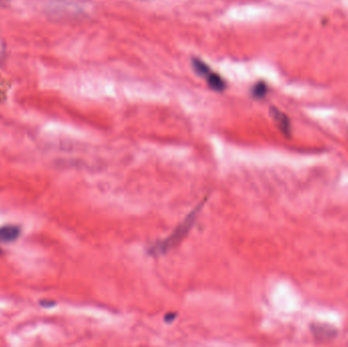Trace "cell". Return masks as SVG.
<instances>
[{"label":"cell","instance_id":"obj_1","mask_svg":"<svg viewBox=\"0 0 348 347\" xmlns=\"http://www.w3.org/2000/svg\"><path fill=\"white\" fill-rule=\"evenodd\" d=\"M205 201L198 206L197 208H195V210L189 213L186 218L183 220V222L180 223L175 230H174L167 239H165L164 241H162L161 243L155 244L152 248H151V254L158 256V255H164L166 252H168L169 250H171L173 247H175L177 244H179L182 240L185 238V236L188 234L189 230L192 229V227L194 226L195 221L198 217V213L200 212L202 206L204 205Z\"/></svg>","mask_w":348,"mask_h":347},{"label":"cell","instance_id":"obj_2","mask_svg":"<svg viewBox=\"0 0 348 347\" xmlns=\"http://www.w3.org/2000/svg\"><path fill=\"white\" fill-rule=\"evenodd\" d=\"M20 235V228L17 226L7 225L0 228V242L11 243L17 240Z\"/></svg>","mask_w":348,"mask_h":347},{"label":"cell","instance_id":"obj_3","mask_svg":"<svg viewBox=\"0 0 348 347\" xmlns=\"http://www.w3.org/2000/svg\"><path fill=\"white\" fill-rule=\"evenodd\" d=\"M206 80L208 81V85L214 91L222 92L226 88L225 81L218 73H214L211 71L207 76H206Z\"/></svg>","mask_w":348,"mask_h":347},{"label":"cell","instance_id":"obj_4","mask_svg":"<svg viewBox=\"0 0 348 347\" xmlns=\"http://www.w3.org/2000/svg\"><path fill=\"white\" fill-rule=\"evenodd\" d=\"M270 112H271V116L274 118V120L279 125V128L284 133H287L289 131V121H288V118L285 116V114H283L282 112L279 111L278 109H276L274 107L271 108Z\"/></svg>","mask_w":348,"mask_h":347},{"label":"cell","instance_id":"obj_5","mask_svg":"<svg viewBox=\"0 0 348 347\" xmlns=\"http://www.w3.org/2000/svg\"><path fill=\"white\" fill-rule=\"evenodd\" d=\"M193 68L199 75H202L205 77L212 71L211 69L209 68V66H207L204 61H202L201 59H198V58L193 59Z\"/></svg>","mask_w":348,"mask_h":347},{"label":"cell","instance_id":"obj_6","mask_svg":"<svg viewBox=\"0 0 348 347\" xmlns=\"http://www.w3.org/2000/svg\"><path fill=\"white\" fill-rule=\"evenodd\" d=\"M267 93V86L264 83H259L257 84L254 89H252V95H254V97L260 99L263 98Z\"/></svg>","mask_w":348,"mask_h":347},{"label":"cell","instance_id":"obj_7","mask_svg":"<svg viewBox=\"0 0 348 347\" xmlns=\"http://www.w3.org/2000/svg\"><path fill=\"white\" fill-rule=\"evenodd\" d=\"M7 1H8V0H0V7L4 6L7 3Z\"/></svg>","mask_w":348,"mask_h":347},{"label":"cell","instance_id":"obj_8","mask_svg":"<svg viewBox=\"0 0 348 347\" xmlns=\"http://www.w3.org/2000/svg\"><path fill=\"white\" fill-rule=\"evenodd\" d=\"M139 1H146V0H139Z\"/></svg>","mask_w":348,"mask_h":347}]
</instances>
